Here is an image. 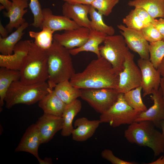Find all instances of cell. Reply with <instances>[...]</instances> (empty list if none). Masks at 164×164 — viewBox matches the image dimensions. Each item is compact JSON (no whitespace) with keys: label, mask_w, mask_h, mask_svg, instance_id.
Masks as SVG:
<instances>
[{"label":"cell","mask_w":164,"mask_h":164,"mask_svg":"<svg viewBox=\"0 0 164 164\" xmlns=\"http://www.w3.org/2000/svg\"><path fill=\"white\" fill-rule=\"evenodd\" d=\"M119 80V73L109 62L101 56L92 60L82 72L75 73L69 81L72 86L80 89H117Z\"/></svg>","instance_id":"cell-1"},{"label":"cell","mask_w":164,"mask_h":164,"mask_svg":"<svg viewBox=\"0 0 164 164\" xmlns=\"http://www.w3.org/2000/svg\"><path fill=\"white\" fill-rule=\"evenodd\" d=\"M47 50V83L52 90L57 84L70 80L75 72L69 50L53 39L52 46Z\"/></svg>","instance_id":"cell-2"},{"label":"cell","mask_w":164,"mask_h":164,"mask_svg":"<svg viewBox=\"0 0 164 164\" xmlns=\"http://www.w3.org/2000/svg\"><path fill=\"white\" fill-rule=\"evenodd\" d=\"M149 121L134 122L124 132V137L130 143L151 149L155 156L164 153V137Z\"/></svg>","instance_id":"cell-3"},{"label":"cell","mask_w":164,"mask_h":164,"mask_svg":"<svg viewBox=\"0 0 164 164\" xmlns=\"http://www.w3.org/2000/svg\"><path fill=\"white\" fill-rule=\"evenodd\" d=\"M47 50L37 46L30 40L29 50L20 71V80L25 84L46 81L48 78Z\"/></svg>","instance_id":"cell-4"},{"label":"cell","mask_w":164,"mask_h":164,"mask_svg":"<svg viewBox=\"0 0 164 164\" xmlns=\"http://www.w3.org/2000/svg\"><path fill=\"white\" fill-rule=\"evenodd\" d=\"M52 91L46 81L27 84L20 80L15 81L6 93L4 99L5 107L9 109L18 104H34Z\"/></svg>","instance_id":"cell-5"},{"label":"cell","mask_w":164,"mask_h":164,"mask_svg":"<svg viewBox=\"0 0 164 164\" xmlns=\"http://www.w3.org/2000/svg\"><path fill=\"white\" fill-rule=\"evenodd\" d=\"M103 43L99 47L101 56L119 74L123 70L125 56L129 51L123 36L121 35H107Z\"/></svg>","instance_id":"cell-6"},{"label":"cell","mask_w":164,"mask_h":164,"mask_svg":"<svg viewBox=\"0 0 164 164\" xmlns=\"http://www.w3.org/2000/svg\"><path fill=\"white\" fill-rule=\"evenodd\" d=\"M127 103L124 94L120 93L116 101L108 110L101 114V123H108L113 127L123 125H130L135 122L141 112Z\"/></svg>","instance_id":"cell-7"},{"label":"cell","mask_w":164,"mask_h":164,"mask_svg":"<svg viewBox=\"0 0 164 164\" xmlns=\"http://www.w3.org/2000/svg\"><path fill=\"white\" fill-rule=\"evenodd\" d=\"M81 90L80 97L96 112L101 114L116 101L120 94L111 88H87Z\"/></svg>","instance_id":"cell-8"},{"label":"cell","mask_w":164,"mask_h":164,"mask_svg":"<svg viewBox=\"0 0 164 164\" xmlns=\"http://www.w3.org/2000/svg\"><path fill=\"white\" fill-rule=\"evenodd\" d=\"M141 71L135 63L134 55L129 51L127 53L122 71L119 74V80L116 90L119 93L128 91L141 86Z\"/></svg>","instance_id":"cell-9"},{"label":"cell","mask_w":164,"mask_h":164,"mask_svg":"<svg viewBox=\"0 0 164 164\" xmlns=\"http://www.w3.org/2000/svg\"><path fill=\"white\" fill-rule=\"evenodd\" d=\"M137 65L141 72V86L143 91V97L151 94L154 91L158 90L161 83V75L153 66L149 59L140 58Z\"/></svg>","instance_id":"cell-10"},{"label":"cell","mask_w":164,"mask_h":164,"mask_svg":"<svg viewBox=\"0 0 164 164\" xmlns=\"http://www.w3.org/2000/svg\"><path fill=\"white\" fill-rule=\"evenodd\" d=\"M120 32L124 37L128 48L137 53L140 58L149 59V43L143 36L141 31L129 29L120 24L117 25Z\"/></svg>","instance_id":"cell-11"},{"label":"cell","mask_w":164,"mask_h":164,"mask_svg":"<svg viewBox=\"0 0 164 164\" xmlns=\"http://www.w3.org/2000/svg\"><path fill=\"white\" fill-rule=\"evenodd\" d=\"M153 104L146 111L141 112L135 122L149 121L156 127L160 128L161 121L164 120V99L161 88L154 91L150 96Z\"/></svg>","instance_id":"cell-12"},{"label":"cell","mask_w":164,"mask_h":164,"mask_svg":"<svg viewBox=\"0 0 164 164\" xmlns=\"http://www.w3.org/2000/svg\"><path fill=\"white\" fill-rule=\"evenodd\" d=\"M30 42V40H20L15 46L12 54L0 55V67L20 71L28 54Z\"/></svg>","instance_id":"cell-13"},{"label":"cell","mask_w":164,"mask_h":164,"mask_svg":"<svg viewBox=\"0 0 164 164\" xmlns=\"http://www.w3.org/2000/svg\"><path fill=\"white\" fill-rule=\"evenodd\" d=\"M39 133L41 144L50 141L63 127L62 117L44 113L36 123Z\"/></svg>","instance_id":"cell-14"},{"label":"cell","mask_w":164,"mask_h":164,"mask_svg":"<svg viewBox=\"0 0 164 164\" xmlns=\"http://www.w3.org/2000/svg\"><path fill=\"white\" fill-rule=\"evenodd\" d=\"M90 29L85 27L65 30L62 34L53 35V39L60 44L70 50L83 45L87 40Z\"/></svg>","instance_id":"cell-15"},{"label":"cell","mask_w":164,"mask_h":164,"mask_svg":"<svg viewBox=\"0 0 164 164\" xmlns=\"http://www.w3.org/2000/svg\"><path fill=\"white\" fill-rule=\"evenodd\" d=\"M42 13L43 19L39 28L41 29L46 26L55 32L76 29L80 27L73 21L63 15L53 14L50 8L43 9Z\"/></svg>","instance_id":"cell-16"},{"label":"cell","mask_w":164,"mask_h":164,"mask_svg":"<svg viewBox=\"0 0 164 164\" xmlns=\"http://www.w3.org/2000/svg\"><path fill=\"white\" fill-rule=\"evenodd\" d=\"M41 144L39 133L36 124L28 127L15 148V152H24L31 154L38 159V148Z\"/></svg>","instance_id":"cell-17"},{"label":"cell","mask_w":164,"mask_h":164,"mask_svg":"<svg viewBox=\"0 0 164 164\" xmlns=\"http://www.w3.org/2000/svg\"><path fill=\"white\" fill-rule=\"evenodd\" d=\"M89 5L65 2L62 5V12L63 15L73 21L80 27L90 29L91 21L88 17Z\"/></svg>","instance_id":"cell-18"},{"label":"cell","mask_w":164,"mask_h":164,"mask_svg":"<svg viewBox=\"0 0 164 164\" xmlns=\"http://www.w3.org/2000/svg\"><path fill=\"white\" fill-rule=\"evenodd\" d=\"M28 0H11L12 6L10 10L3 13L4 16L9 19V22L5 28L8 32H12L13 29H17L26 22L23 16L27 12L29 5Z\"/></svg>","instance_id":"cell-19"},{"label":"cell","mask_w":164,"mask_h":164,"mask_svg":"<svg viewBox=\"0 0 164 164\" xmlns=\"http://www.w3.org/2000/svg\"><path fill=\"white\" fill-rule=\"evenodd\" d=\"M101 123L99 120H89L84 117L76 119L71 135L73 140L77 142H84L94 134Z\"/></svg>","instance_id":"cell-20"},{"label":"cell","mask_w":164,"mask_h":164,"mask_svg":"<svg viewBox=\"0 0 164 164\" xmlns=\"http://www.w3.org/2000/svg\"><path fill=\"white\" fill-rule=\"evenodd\" d=\"M38 105L44 113L62 117L66 104L54 93L53 90L39 102Z\"/></svg>","instance_id":"cell-21"},{"label":"cell","mask_w":164,"mask_h":164,"mask_svg":"<svg viewBox=\"0 0 164 164\" xmlns=\"http://www.w3.org/2000/svg\"><path fill=\"white\" fill-rule=\"evenodd\" d=\"M107 35L95 30L91 29L89 38L82 46L69 50L72 55L75 56L83 51H89L96 54L97 57H101L99 45L103 42Z\"/></svg>","instance_id":"cell-22"},{"label":"cell","mask_w":164,"mask_h":164,"mask_svg":"<svg viewBox=\"0 0 164 164\" xmlns=\"http://www.w3.org/2000/svg\"><path fill=\"white\" fill-rule=\"evenodd\" d=\"M81 108V102L77 99L66 105L62 116L63 127L61 134L62 136L67 137L71 135L74 129L72 125L73 120Z\"/></svg>","instance_id":"cell-23"},{"label":"cell","mask_w":164,"mask_h":164,"mask_svg":"<svg viewBox=\"0 0 164 164\" xmlns=\"http://www.w3.org/2000/svg\"><path fill=\"white\" fill-rule=\"evenodd\" d=\"M20 71L4 67L0 68V110H2L6 93L12 82L19 80Z\"/></svg>","instance_id":"cell-24"},{"label":"cell","mask_w":164,"mask_h":164,"mask_svg":"<svg viewBox=\"0 0 164 164\" xmlns=\"http://www.w3.org/2000/svg\"><path fill=\"white\" fill-rule=\"evenodd\" d=\"M29 26L25 22L10 35L5 38L0 37V52L3 55L13 54L16 45L22 39L24 33V30Z\"/></svg>","instance_id":"cell-25"},{"label":"cell","mask_w":164,"mask_h":164,"mask_svg":"<svg viewBox=\"0 0 164 164\" xmlns=\"http://www.w3.org/2000/svg\"><path fill=\"white\" fill-rule=\"evenodd\" d=\"M128 5L142 8L154 19L164 18V0H132L128 2Z\"/></svg>","instance_id":"cell-26"},{"label":"cell","mask_w":164,"mask_h":164,"mask_svg":"<svg viewBox=\"0 0 164 164\" xmlns=\"http://www.w3.org/2000/svg\"><path fill=\"white\" fill-rule=\"evenodd\" d=\"M55 94L66 104L80 97L81 90L72 86L69 80L57 84L54 89Z\"/></svg>","instance_id":"cell-27"},{"label":"cell","mask_w":164,"mask_h":164,"mask_svg":"<svg viewBox=\"0 0 164 164\" xmlns=\"http://www.w3.org/2000/svg\"><path fill=\"white\" fill-rule=\"evenodd\" d=\"M89 14L91 19V29L104 33L108 36L114 35L115 33L114 28L106 25L103 20V15L91 5H89Z\"/></svg>","instance_id":"cell-28"},{"label":"cell","mask_w":164,"mask_h":164,"mask_svg":"<svg viewBox=\"0 0 164 164\" xmlns=\"http://www.w3.org/2000/svg\"><path fill=\"white\" fill-rule=\"evenodd\" d=\"M39 32L30 31L29 36L34 39V43L40 48L48 50L52 46L53 41V34L55 32L47 27H44Z\"/></svg>","instance_id":"cell-29"},{"label":"cell","mask_w":164,"mask_h":164,"mask_svg":"<svg viewBox=\"0 0 164 164\" xmlns=\"http://www.w3.org/2000/svg\"><path fill=\"white\" fill-rule=\"evenodd\" d=\"M142 87L141 86L124 94L125 99L128 104L134 109L141 112L148 109L142 100Z\"/></svg>","instance_id":"cell-30"},{"label":"cell","mask_w":164,"mask_h":164,"mask_svg":"<svg viewBox=\"0 0 164 164\" xmlns=\"http://www.w3.org/2000/svg\"><path fill=\"white\" fill-rule=\"evenodd\" d=\"M149 60L156 69L164 57V40H161L149 43Z\"/></svg>","instance_id":"cell-31"},{"label":"cell","mask_w":164,"mask_h":164,"mask_svg":"<svg viewBox=\"0 0 164 164\" xmlns=\"http://www.w3.org/2000/svg\"><path fill=\"white\" fill-rule=\"evenodd\" d=\"M119 1V0H94L91 5L103 15L108 16Z\"/></svg>","instance_id":"cell-32"},{"label":"cell","mask_w":164,"mask_h":164,"mask_svg":"<svg viewBox=\"0 0 164 164\" xmlns=\"http://www.w3.org/2000/svg\"><path fill=\"white\" fill-rule=\"evenodd\" d=\"M122 22L127 28L137 31H141L146 26L139 19L134 9L123 19Z\"/></svg>","instance_id":"cell-33"},{"label":"cell","mask_w":164,"mask_h":164,"mask_svg":"<svg viewBox=\"0 0 164 164\" xmlns=\"http://www.w3.org/2000/svg\"><path fill=\"white\" fill-rule=\"evenodd\" d=\"M34 17V22L32 25L36 28H39L43 19L42 9L38 0H30L29 5Z\"/></svg>","instance_id":"cell-34"},{"label":"cell","mask_w":164,"mask_h":164,"mask_svg":"<svg viewBox=\"0 0 164 164\" xmlns=\"http://www.w3.org/2000/svg\"><path fill=\"white\" fill-rule=\"evenodd\" d=\"M146 40L149 43L163 39V36L152 24L143 28L141 30Z\"/></svg>","instance_id":"cell-35"},{"label":"cell","mask_w":164,"mask_h":164,"mask_svg":"<svg viewBox=\"0 0 164 164\" xmlns=\"http://www.w3.org/2000/svg\"><path fill=\"white\" fill-rule=\"evenodd\" d=\"M101 156L103 159L110 162L112 164H135L136 162L125 161L115 156L112 151L105 149L102 151L101 153Z\"/></svg>","instance_id":"cell-36"},{"label":"cell","mask_w":164,"mask_h":164,"mask_svg":"<svg viewBox=\"0 0 164 164\" xmlns=\"http://www.w3.org/2000/svg\"><path fill=\"white\" fill-rule=\"evenodd\" d=\"M134 10L139 19L146 26L153 24L155 19L153 18L144 9L138 7H135Z\"/></svg>","instance_id":"cell-37"},{"label":"cell","mask_w":164,"mask_h":164,"mask_svg":"<svg viewBox=\"0 0 164 164\" xmlns=\"http://www.w3.org/2000/svg\"><path fill=\"white\" fill-rule=\"evenodd\" d=\"M153 25L164 38V18L155 19Z\"/></svg>","instance_id":"cell-38"},{"label":"cell","mask_w":164,"mask_h":164,"mask_svg":"<svg viewBox=\"0 0 164 164\" xmlns=\"http://www.w3.org/2000/svg\"><path fill=\"white\" fill-rule=\"evenodd\" d=\"M65 2L72 4H81L90 5L94 0H63Z\"/></svg>","instance_id":"cell-39"},{"label":"cell","mask_w":164,"mask_h":164,"mask_svg":"<svg viewBox=\"0 0 164 164\" xmlns=\"http://www.w3.org/2000/svg\"><path fill=\"white\" fill-rule=\"evenodd\" d=\"M0 2L7 11H9L12 5V2L9 0H0Z\"/></svg>","instance_id":"cell-40"},{"label":"cell","mask_w":164,"mask_h":164,"mask_svg":"<svg viewBox=\"0 0 164 164\" xmlns=\"http://www.w3.org/2000/svg\"><path fill=\"white\" fill-rule=\"evenodd\" d=\"M8 32L3 26L1 22L0 23V33L3 38H5L8 36Z\"/></svg>","instance_id":"cell-41"},{"label":"cell","mask_w":164,"mask_h":164,"mask_svg":"<svg viewBox=\"0 0 164 164\" xmlns=\"http://www.w3.org/2000/svg\"><path fill=\"white\" fill-rule=\"evenodd\" d=\"M157 69L159 72L161 76L164 78V57Z\"/></svg>","instance_id":"cell-42"},{"label":"cell","mask_w":164,"mask_h":164,"mask_svg":"<svg viewBox=\"0 0 164 164\" xmlns=\"http://www.w3.org/2000/svg\"><path fill=\"white\" fill-rule=\"evenodd\" d=\"M38 160L40 164H51L52 163V159L51 158H45L43 159L39 158Z\"/></svg>","instance_id":"cell-43"},{"label":"cell","mask_w":164,"mask_h":164,"mask_svg":"<svg viewBox=\"0 0 164 164\" xmlns=\"http://www.w3.org/2000/svg\"><path fill=\"white\" fill-rule=\"evenodd\" d=\"M148 164H164V156H162L155 161Z\"/></svg>","instance_id":"cell-44"},{"label":"cell","mask_w":164,"mask_h":164,"mask_svg":"<svg viewBox=\"0 0 164 164\" xmlns=\"http://www.w3.org/2000/svg\"><path fill=\"white\" fill-rule=\"evenodd\" d=\"M160 87L161 88L163 97L164 99V78L162 77L161 80V83L160 85Z\"/></svg>","instance_id":"cell-45"},{"label":"cell","mask_w":164,"mask_h":164,"mask_svg":"<svg viewBox=\"0 0 164 164\" xmlns=\"http://www.w3.org/2000/svg\"><path fill=\"white\" fill-rule=\"evenodd\" d=\"M160 128L162 130V133L164 137V120H162L160 124Z\"/></svg>","instance_id":"cell-46"},{"label":"cell","mask_w":164,"mask_h":164,"mask_svg":"<svg viewBox=\"0 0 164 164\" xmlns=\"http://www.w3.org/2000/svg\"><path fill=\"white\" fill-rule=\"evenodd\" d=\"M0 10H2V9H5L4 7L2 5H0Z\"/></svg>","instance_id":"cell-47"},{"label":"cell","mask_w":164,"mask_h":164,"mask_svg":"<svg viewBox=\"0 0 164 164\" xmlns=\"http://www.w3.org/2000/svg\"><path fill=\"white\" fill-rule=\"evenodd\" d=\"M163 40H164V38H163Z\"/></svg>","instance_id":"cell-48"},{"label":"cell","mask_w":164,"mask_h":164,"mask_svg":"<svg viewBox=\"0 0 164 164\" xmlns=\"http://www.w3.org/2000/svg\"></svg>","instance_id":"cell-49"}]
</instances>
